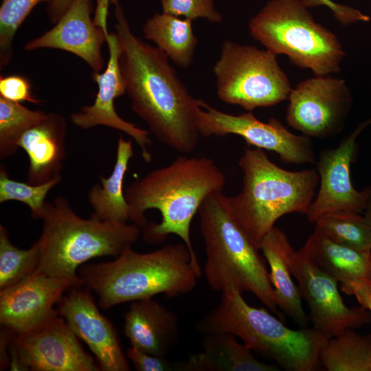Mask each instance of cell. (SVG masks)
I'll return each mask as SVG.
<instances>
[{"instance_id": "cell-11", "label": "cell", "mask_w": 371, "mask_h": 371, "mask_svg": "<svg viewBox=\"0 0 371 371\" xmlns=\"http://www.w3.org/2000/svg\"><path fill=\"white\" fill-rule=\"evenodd\" d=\"M287 100L288 124L304 135L322 139L342 130L353 102L346 80L331 75L301 81Z\"/></svg>"}, {"instance_id": "cell-22", "label": "cell", "mask_w": 371, "mask_h": 371, "mask_svg": "<svg viewBox=\"0 0 371 371\" xmlns=\"http://www.w3.org/2000/svg\"><path fill=\"white\" fill-rule=\"evenodd\" d=\"M201 350L177 364L183 371H278V366L257 359L251 349L230 333L204 335Z\"/></svg>"}, {"instance_id": "cell-18", "label": "cell", "mask_w": 371, "mask_h": 371, "mask_svg": "<svg viewBox=\"0 0 371 371\" xmlns=\"http://www.w3.org/2000/svg\"><path fill=\"white\" fill-rule=\"evenodd\" d=\"M91 12V0H73L54 26L27 42L24 49L29 52L44 48L64 50L82 59L93 73L100 72L105 64L102 47L109 33L105 34L94 23Z\"/></svg>"}, {"instance_id": "cell-1", "label": "cell", "mask_w": 371, "mask_h": 371, "mask_svg": "<svg viewBox=\"0 0 371 371\" xmlns=\"http://www.w3.org/2000/svg\"><path fill=\"white\" fill-rule=\"evenodd\" d=\"M114 6L119 64L133 112L161 143L181 153L196 147V113L202 100L192 96L157 47L133 32L120 0Z\"/></svg>"}, {"instance_id": "cell-2", "label": "cell", "mask_w": 371, "mask_h": 371, "mask_svg": "<svg viewBox=\"0 0 371 371\" xmlns=\"http://www.w3.org/2000/svg\"><path fill=\"white\" fill-rule=\"evenodd\" d=\"M225 183L212 159L179 155L124 189L129 221L143 229L146 243L159 244L175 234L197 259L190 237L192 221L204 200L223 192Z\"/></svg>"}, {"instance_id": "cell-17", "label": "cell", "mask_w": 371, "mask_h": 371, "mask_svg": "<svg viewBox=\"0 0 371 371\" xmlns=\"http://www.w3.org/2000/svg\"><path fill=\"white\" fill-rule=\"evenodd\" d=\"M106 38L109 53L107 65L103 71L93 73L92 76L98 87L95 99L92 104L71 113V121L82 129L104 126L126 133L139 146L144 159L150 162L152 156L148 150L151 144L149 131L126 121L115 109L114 100L126 93V87L119 64L120 47L116 34L109 33Z\"/></svg>"}, {"instance_id": "cell-33", "label": "cell", "mask_w": 371, "mask_h": 371, "mask_svg": "<svg viewBox=\"0 0 371 371\" xmlns=\"http://www.w3.org/2000/svg\"><path fill=\"white\" fill-rule=\"evenodd\" d=\"M0 96L16 102L26 101L36 104L40 102L32 94L30 81L19 75L0 78Z\"/></svg>"}, {"instance_id": "cell-30", "label": "cell", "mask_w": 371, "mask_h": 371, "mask_svg": "<svg viewBox=\"0 0 371 371\" xmlns=\"http://www.w3.org/2000/svg\"><path fill=\"white\" fill-rule=\"evenodd\" d=\"M60 175L38 185L18 181L10 177L4 166L0 167V203L17 201L25 204L34 219L43 218L46 207L45 199L49 191L61 181Z\"/></svg>"}, {"instance_id": "cell-20", "label": "cell", "mask_w": 371, "mask_h": 371, "mask_svg": "<svg viewBox=\"0 0 371 371\" xmlns=\"http://www.w3.org/2000/svg\"><path fill=\"white\" fill-rule=\"evenodd\" d=\"M178 326L177 315L151 298L130 303L124 333L132 346L166 357L179 339Z\"/></svg>"}, {"instance_id": "cell-4", "label": "cell", "mask_w": 371, "mask_h": 371, "mask_svg": "<svg viewBox=\"0 0 371 371\" xmlns=\"http://www.w3.org/2000/svg\"><path fill=\"white\" fill-rule=\"evenodd\" d=\"M198 213L206 255L204 273L209 286L221 293L228 289L251 292L282 319L260 249L233 216L228 196L223 192L211 194Z\"/></svg>"}, {"instance_id": "cell-5", "label": "cell", "mask_w": 371, "mask_h": 371, "mask_svg": "<svg viewBox=\"0 0 371 371\" xmlns=\"http://www.w3.org/2000/svg\"><path fill=\"white\" fill-rule=\"evenodd\" d=\"M238 165L243 186L238 194L228 196L229 205L236 222L258 248L280 217L307 214L319 177L314 169L284 170L257 148H245Z\"/></svg>"}, {"instance_id": "cell-13", "label": "cell", "mask_w": 371, "mask_h": 371, "mask_svg": "<svg viewBox=\"0 0 371 371\" xmlns=\"http://www.w3.org/2000/svg\"><path fill=\"white\" fill-rule=\"evenodd\" d=\"M371 124L364 121L333 149L321 153L317 162L319 188L306 214L315 223L322 215L339 211L363 212L371 196V187L357 190L351 181L350 166L355 158L359 135Z\"/></svg>"}, {"instance_id": "cell-37", "label": "cell", "mask_w": 371, "mask_h": 371, "mask_svg": "<svg viewBox=\"0 0 371 371\" xmlns=\"http://www.w3.org/2000/svg\"><path fill=\"white\" fill-rule=\"evenodd\" d=\"M111 0H96V9L93 19L94 23L100 27L105 34L109 33L107 29L109 5Z\"/></svg>"}, {"instance_id": "cell-21", "label": "cell", "mask_w": 371, "mask_h": 371, "mask_svg": "<svg viewBox=\"0 0 371 371\" xmlns=\"http://www.w3.org/2000/svg\"><path fill=\"white\" fill-rule=\"evenodd\" d=\"M66 134L65 118L52 112L21 135L17 144L28 156L27 183L38 185L60 175L66 157Z\"/></svg>"}, {"instance_id": "cell-14", "label": "cell", "mask_w": 371, "mask_h": 371, "mask_svg": "<svg viewBox=\"0 0 371 371\" xmlns=\"http://www.w3.org/2000/svg\"><path fill=\"white\" fill-rule=\"evenodd\" d=\"M83 280L48 276L37 269L0 290V322L15 334L32 330L58 315L56 306L71 287Z\"/></svg>"}, {"instance_id": "cell-19", "label": "cell", "mask_w": 371, "mask_h": 371, "mask_svg": "<svg viewBox=\"0 0 371 371\" xmlns=\"http://www.w3.org/2000/svg\"><path fill=\"white\" fill-rule=\"evenodd\" d=\"M299 251L340 283L345 293L356 286L371 287V251L338 243L316 227Z\"/></svg>"}, {"instance_id": "cell-40", "label": "cell", "mask_w": 371, "mask_h": 371, "mask_svg": "<svg viewBox=\"0 0 371 371\" xmlns=\"http://www.w3.org/2000/svg\"><path fill=\"white\" fill-rule=\"evenodd\" d=\"M14 337V336H13ZM13 339V337H12ZM9 353H10V363H9V370L11 371L14 370H20V371H24V370H29L27 367L24 364L20 354L14 345L13 340L12 339L10 345V349H9Z\"/></svg>"}, {"instance_id": "cell-32", "label": "cell", "mask_w": 371, "mask_h": 371, "mask_svg": "<svg viewBox=\"0 0 371 371\" xmlns=\"http://www.w3.org/2000/svg\"><path fill=\"white\" fill-rule=\"evenodd\" d=\"M162 12L191 21L205 19L220 23L223 16L216 9L214 0H159Z\"/></svg>"}, {"instance_id": "cell-27", "label": "cell", "mask_w": 371, "mask_h": 371, "mask_svg": "<svg viewBox=\"0 0 371 371\" xmlns=\"http://www.w3.org/2000/svg\"><path fill=\"white\" fill-rule=\"evenodd\" d=\"M315 227L335 242L364 251H371V228L364 215L339 211L325 214Z\"/></svg>"}, {"instance_id": "cell-34", "label": "cell", "mask_w": 371, "mask_h": 371, "mask_svg": "<svg viewBox=\"0 0 371 371\" xmlns=\"http://www.w3.org/2000/svg\"><path fill=\"white\" fill-rule=\"evenodd\" d=\"M302 1L308 8L326 6L331 11L335 19L344 26L370 21V16L357 8L337 3L332 0H302Z\"/></svg>"}, {"instance_id": "cell-24", "label": "cell", "mask_w": 371, "mask_h": 371, "mask_svg": "<svg viewBox=\"0 0 371 371\" xmlns=\"http://www.w3.org/2000/svg\"><path fill=\"white\" fill-rule=\"evenodd\" d=\"M133 155L131 141L120 135L111 173L108 177L100 175V184H95L88 192V201L93 209L91 216L102 221H129V206L124 196V180Z\"/></svg>"}, {"instance_id": "cell-35", "label": "cell", "mask_w": 371, "mask_h": 371, "mask_svg": "<svg viewBox=\"0 0 371 371\" xmlns=\"http://www.w3.org/2000/svg\"><path fill=\"white\" fill-rule=\"evenodd\" d=\"M126 356L137 371L178 370L177 364L169 361L166 357L152 355L132 346L126 350Z\"/></svg>"}, {"instance_id": "cell-16", "label": "cell", "mask_w": 371, "mask_h": 371, "mask_svg": "<svg viewBox=\"0 0 371 371\" xmlns=\"http://www.w3.org/2000/svg\"><path fill=\"white\" fill-rule=\"evenodd\" d=\"M71 330L94 355L102 371H128L117 330L96 306L91 291L84 285L68 289L56 306Z\"/></svg>"}, {"instance_id": "cell-15", "label": "cell", "mask_w": 371, "mask_h": 371, "mask_svg": "<svg viewBox=\"0 0 371 371\" xmlns=\"http://www.w3.org/2000/svg\"><path fill=\"white\" fill-rule=\"evenodd\" d=\"M12 340L29 370H100L59 315L32 330L14 334Z\"/></svg>"}, {"instance_id": "cell-29", "label": "cell", "mask_w": 371, "mask_h": 371, "mask_svg": "<svg viewBox=\"0 0 371 371\" xmlns=\"http://www.w3.org/2000/svg\"><path fill=\"white\" fill-rule=\"evenodd\" d=\"M39 261L38 240L27 249H19L11 243L8 229L0 225V290L33 273Z\"/></svg>"}, {"instance_id": "cell-39", "label": "cell", "mask_w": 371, "mask_h": 371, "mask_svg": "<svg viewBox=\"0 0 371 371\" xmlns=\"http://www.w3.org/2000/svg\"><path fill=\"white\" fill-rule=\"evenodd\" d=\"M347 294L355 295L360 305L368 310L371 318V287L366 286H353Z\"/></svg>"}, {"instance_id": "cell-38", "label": "cell", "mask_w": 371, "mask_h": 371, "mask_svg": "<svg viewBox=\"0 0 371 371\" xmlns=\"http://www.w3.org/2000/svg\"><path fill=\"white\" fill-rule=\"evenodd\" d=\"M73 0H54L47 8V13L49 20L53 24L62 17L67 10Z\"/></svg>"}, {"instance_id": "cell-41", "label": "cell", "mask_w": 371, "mask_h": 371, "mask_svg": "<svg viewBox=\"0 0 371 371\" xmlns=\"http://www.w3.org/2000/svg\"><path fill=\"white\" fill-rule=\"evenodd\" d=\"M363 215L366 217L368 224L370 226L371 228V196L369 199V201L368 203V205L363 211Z\"/></svg>"}, {"instance_id": "cell-26", "label": "cell", "mask_w": 371, "mask_h": 371, "mask_svg": "<svg viewBox=\"0 0 371 371\" xmlns=\"http://www.w3.org/2000/svg\"><path fill=\"white\" fill-rule=\"evenodd\" d=\"M319 363L328 371H371V335L349 328L328 339Z\"/></svg>"}, {"instance_id": "cell-8", "label": "cell", "mask_w": 371, "mask_h": 371, "mask_svg": "<svg viewBox=\"0 0 371 371\" xmlns=\"http://www.w3.org/2000/svg\"><path fill=\"white\" fill-rule=\"evenodd\" d=\"M251 36L315 76L337 74L346 55L341 41L317 23L302 0H270L248 23Z\"/></svg>"}, {"instance_id": "cell-28", "label": "cell", "mask_w": 371, "mask_h": 371, "mask_svg": "<svg viewBox=\"0 0 371 371\" xmlns=\"http://www.w3.org/2000/svg\"><path fill=\"white\" fill-rule=\"evenodd\" d=\"M47 114L0 96V159L14 155L21 135L44 120Z\"/></svg>"}, {"instance_id": "cell-7", "label": "cell", "mask_w": 371, "mask_h": 371, "mask_svg": "<svg viewBox=\"0 0 371 371\" xmlns=\"http://www.w3.org/2000/svg\"><path fill=\"white\" fill-rule=\"evenodd\" d=\"M42 220L37 270L69 280L80 279L79 267L93 258L118 256L137 240L141 231L135 223L84 218L63 196L47 202Z\"/></svg>"}, {"instance_id": "cell-36", "label": "cell", "mask_w": 371, "mask_h": 371, "mask_svg": "<svg viewBox=\"0 0 371 371\" xmlns=\"http://www.w3.org/2000/svg\"><path fill=\"white\" fill-rule=\"evenodd\" d=\"M2 326L0 336V368L1 370H4L9 367L10 345L15 333L5 326Z\"/></svg>"}, {"instance_id": "cell-6", "label": "cell", "mask_w": 371, "mask_h": 371, "mask_svg": "<svg viewBox=\"0 0 371 371\" xmlns=\"http://www.w3.org/2000/svg\"><path fill=\"white\" fill-rule=\"evenodd\" d=\"M196 328L203 335L232 334L289 371L317 370L328 339L313 327L288 328L265 308L250 306L235 289L221 292L218 305L197 322Z\"/></svg>"}, {"instance_id": "cell-25", "label": "cell", "mask_w": 371, "mask_h": 371, "mask_svg": "<svg viewBox=\"0 0 371 371\" xmlns=\"http://www.w3.org/2000/svg\"><path fill=\"white\" fill-rule=\"evenodd\" d=\"M192 21L170 14L155 13L144 23L145 38L157 47L177 66L187 69L191 65L198 44Z\"/></svg>"}, {"instance_id": "cell-12", "label": "cell", "mask_w": 371, "mask_h": 371, "mask_svg": "<svg viewBox=\"0 0 371 371\" xmlns=\"http://www.w3.org/2000/svg\"><path fill=\"white\" fill-rule=\"evenodd\" d=\"M285 256L291 274L310 310L312 327L327 339L349 328H357L369 323L370 315L360 305L348 307L338 290V282L315 265L289 241Z\"/></svg>"}, {"instance_id": "cell-3", "label": "cell", "mask_w": 371, "mask_h": 371, "mask_svg": "<svg viewBox=\"0 0 371 371\" xmlns=\"http://www.w3.org/2000/svg\"><path fill=\"white\" fill-rule=\"evenodd\" d=\"M78 273L105 310L158 294L170 297L188 293L201 275L198 259L184 243L166 245L148 253L130 247L112 261L84 264Z\"/></svg>"}, {"instance_id": "cell-10", "label": "cell", "mask_w": 371, "mask_h": 371, "mask_svg": "<svg viewBox=\"0 0 371 371\" xmlns=\"http://www.w3.org/2000/svg\"><path fill=\"white\" fill-rule=\"evenodd\" d=\"M196 124L201 135L206 137L236 135L249 146L276 153L285 163L315 162L310 137L291 133L275 117L264 122L251 111L232 115L202 100L196 113Z\"/></svg>"}, {"instance_id": "cell-9", "label": "cell", "mask_w": 371, "mask_h": 371, "mask_svg": "<svg viewBox=\"0 0 371 371\" xmlns=\"http://www.w3.org/2000/svg\"><path fill=\"white\" fill-rule=\"evenodd\" d=\"M276 57L254 45L223 41L213 67L218 98L251 112L287 100L292 88Z\"/></svg>"}, {"instance_id": "cell-23", "label": "cell", "mask_w": 371, "mask_h": 371, "mask_svg": "<svg viewBox=\"0 0 371 371\" xmlns=\"http://www.w3.org/2000/svg\"><path fill=\"white\" fill-rule=\"evenodd\" d=\"M288 242L286 235L274 227L261 240L258 249L268 262L278 308L302 327H306L308 319L302 306V295L293 281L285 256Z\"/></svg>"}, {"instance_id": "cell-31", "label": "cell", "mask_w": 371, "mask_h": 371, "mask_svg": "<svg viewBox=\"0 0 371 371\" xmlns=\"http://www.w3.org/2000/svg\"><path fill=\"white\" fill-rule=\"evenodd\" d=\"M54 0H2L0 7V69L8 65L13 56L15 34L32 10L41 3Z\"/></svg>"}]
</instances>
